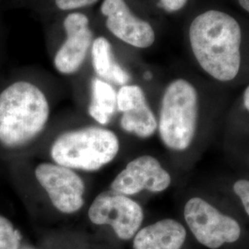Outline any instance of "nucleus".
Here are the masks:
<instances>
[{
	"label": "nucleus",
	"instance_id": "nucleus-5",
	"mask_svg": "<svg viewBox=\"0 0 249 249\" xmlns=\"http://www.w3.org/2000/svg\"><path fill=\"white\" fill-rule=\"evenodd\" d=\"M184 218L196 240L210 249L239 240L240 224L204 198L193 196L184 207Z\"/></svg>",
	"mask_w": 249,
	"mask_h": 249
},
{
	"label": "nucleus",
	"instance_id": "nucleus-6",
	"mask_svg": "<svg viewBox=\"0 0 249 249\" xmlns=\"http://www.w3.org/2000/svg\"><path fill=\"white\" fill-rule=\"evenodd\" d=\"M89 221L110 225L122 240H129L141 229L144 220L142 206L116 191H105L94 198L88 212Z\"/></svg>",
	"mask_w": 249,
	"mask_h": 249
},
{
	"label": "nucleus",
	"instance_id": "nucleus-15",
	"mask_svg": "<svg viewBox=\"0 0 249 249\" xmlns=\"http://www.w3.org/2000/svg\"><path fill=\"white\" fill-rule=\"evenodd\" d=\"M20 241L19 231L9 219L0 215V249H18Z\"/></svg>",
	"mask_w": 249,
	"mask_h": 249
},
{
	"label": "nucleus",
	"instance_id": "nucleus-8",
	"mask_svg": "<svg viewBox=\"0 0 249 249\" xmlns=\"http://www.w3.org/2000/svg\"><path fill=\"white\" fill-rule=\"evenodd\" d=\"M169 172L151 155H142L129 161L110 185V189L125 196H133L143 190L160 193L171 186Z\"/></svg>",
	"mask_w": 249,
	"mask_h": 249
},
{
	"label": "nucleus",
	"instance_id": "nucleus-10",
	"mask_svg": "<svg viewBox=\"0 0 249 249\" xmlns=\"http://www.w3.org/2000/svg\"><path fill=\"white\" fill-rule=\"evenodd\" d=\"M67 39L53 58L56 71L65 75L78 71L84 62L92 42L89 18L82 13L74 12L64 20Z\"/></svg>",
	"mask_w": 249,
	"mask_h": 249
},
{
	"label": "nucleus",
	"instance_id": "nucleus-9",
	"mask_svg": "<svg viewBox=\"0 0 249 249\" xmlns=\"http://www.w3.org/2000/svg\"><path fill=\"white\" fill-rule=\"evenodd\" d=\"M101 11L107 18V29L121 41L138 48H147L154 43L151 24L136 17L124 0H105Z\"/></svg>",
	"mask_w": 249,
	"mask_h": 249
},
{
	"label": "nucleus",
	"instance_id": "nucleus-16",
	"mask_svg": "<svg viewBox=\"0 0 249 249\" xmlns=\"http://www.w3.org/2000/svg\"><path fill=\"white\" fill-rule=\"evenodd\" d=\"M232 190L236 196L240 199L241 204L249 216V180L239 179L236 180L232 185Z\"/></svg>",
	"mask_w": 249,
	"mask_h": 249
},
{
	"label": "nucleus",
	"instance_id": "nucleus-2",
	"mask_svg": "<svg viewBox=\"0 0 249 249\" xmlns=\"http://www.w3.org/2000/svg\"><path fill=\"white\" fill-rule=\"evenodd\" d=\"M45 93L28 81H16L0 92V145L20 149L44 130L49 118Z\"/></svg>",
	"mask_w": 249,
	"mask_h": 249
},
{
	"label": "nucleus",
	"instance_id": "nucleus-12",
	"mask_svg": "<svg viewBox=\"0 0 249 249\" xmlns=\"http://www.w3.org/2000/svg\"><path fill=\"white\" fill-rule=\"evenodd\" d=\"M187 239L185 226L177 220L163 219L140 229L133 249H181Z\"/></svg>",
	"mask_w": 249,
	"mask_h": 249
},
{
	"label": "nucleus",
	"instance_id": "nucleus-7",
	"mask_svg": "<svg viewBox=\"0 0 249 249\" xmlns=\"http://www.w3.org/2000/svg\"><path fill=\"white\" fill-rule=\"evenodd\" d=\"M35 175L57 211L71 214L82 208L85 184L73 170L57 163L44 162L36 166Z\"/></svg>",
	"mask_w": 249,
	"mask_h": 249
},
{
	"label": "nucleus",
	"instance_id": "nucleus-3",
	"mask_svg": "<svg viewBox=\"0 0 249 249\" xmlns=\"http://www.w3.org/2000/svg\"><path fill=\"white\" fill-rule=\"evenodd\" d=\"M120 149L115 132L105 127L88 126L67 131L53 142V161L72 170L95 172L116 159Z\"/></svg>",
	"mask_w": 249,
	"mask_h": 249
},
{
	"label": "nucleus",
	"instance_id": "nucleus-17",
	"mask_svg": "<svg viewBox=\"0 0 249 249\" xmlns=\"http://www.w3.org/2000/svg\"><path fill=\"white\" fill-rule=\"evenodd\" d=\"M99 0H55L57 8L61 10H72L89 7Z\"/></svg>",
	"mask_w": 249,
	"mask_h": 249
},
{
	"label": "nucleus",
	"instance_id": "nucleus-14",
	"mask_svg": "<svg viewBox=\"0 0 249 249\" xmlns=\"http://www.w3.org/2000/svg\"><path fill=\"white\" fill-rule=\"evenodd\" d=\"M116 95L117 93L111 84L98 78L93 79L91 81L89 116L100 124H109L117 109Z\"/></svg>",
	"mask_w": 249,
	"mask_h": 249
},
{
	"label": "nucleus",
	"instance_id": "nucleus-11",
	"mask_svg": "<svg viewBox=\"0 0 249 249\" xmlns=\"http://www.w3.org/2000/svg\"><path fill=\"white\" fill-rule=\"evenodd\" d=\"M116 107L122 113L120 125L125 132L142 139L150 138L156 132L158 120L140 86H122L116 95Z\"/></svg>",
	"mask_w": 249,
	"mask_h": 249
},
{
	"label": "nucleus",
	"instance_id": "nucleus-19",
	"mask_svg": "<svg viewBox=\"0 0 249 249\" xmlns=\"http://www.w3.org/2000/svg\"><path fill=\"white\" fill-rule=\"evenodd\" d=\"M244 106L249 113V85L244 92Z\"/></svg>",
	"mask_w": 249,
	"mask_h": 249
},
{
	"label": "nucleus",
	"instance_id": "nucleus-1",
	"mask_svg": "<svg viewBox=\"0 0 249 249\" xmlns=\"http://www.w3.org/2000/svg\"><path fill=\"white\" fill-rule=\"evenodd\" d=\"M189 40L197 62L209 75L220 81L237 76L242 35L229 14L210 10L198 15L190 25Z\"/></svg>",
	"mask_w": 249,
	"mask_h": 249
},
{
	"label": "nucleus",
	"instance_id": "nucleus-18",
	"mask_svg": "<svg viewBox=\"0 0 249 249\" xmlns=\"http://www.w3.org/2000/svg\"><path fill=\"white\" fill-rule=\"evenodd\" d=\"M187 0H160L162 8L166 11L174 12L185 7Z\"/></svg>",
	"mask_w": 249,
	"mask_h": 249
},
{
	"label": "nucleus",
	"instance_id": "nucleus-4",
	"mask_svg": "<svg viewBox=\"0 0 249 249\" xmlns=\"http://www.w3.org/2000/svg\"><path fill=\"white\" fill-rule=\"evenodd\" d=\"M198 122V95L183 79L174 80L161 99L158 130L162 143L172 151H184L193 142Z\"/></svg>",
	"mask_w": 249,
	"mask_h": 249
},
{
	"label": "nucleus",
	"instance_id": "nucleus-20",
	"mask_svg": "<svg viewBox=\"0 0 249 249\" xmlns=\"http://www.w3.org/2000/svg\"><path fill=\"white\" fill-rule=\"evenodd\" d=\"M241 7L249 12V0H239Z\"/></svg>",
	"mask_w": 249,
	"mask_h": 249
},
{
	"label": "nucleus",
	"instance_id": "nucleus-13",
	"mask_svg": "<svg viewBox=\"0 0 249 249\" xmlns=\"http://www.w3.org/2000/svg\"><path fill=\"white\" fill-rule=\"evenodd\" d=\"M91 55L94 71L100 78L123 86L128 82L130 77L115 60L112 47L107 38L98 37L93 41Z\"/></svg>",
	"mask_w": 249,
	"mask_h": 249
},
{
	"label": "nucleus",
	"instance_id": "nucleus-21",
	"mask_svg": "<svg viewBox=\"0 0 249 249\" xmlns=\"http://www.w3.org/2000/svg\"></svg>",
	"mask_w": 249,
	"mask_h": 249
}]
</instances>
